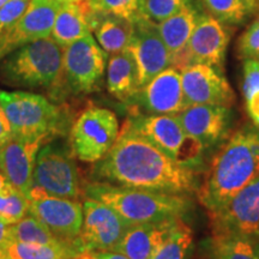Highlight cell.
Returning a JSON list of instances; mask_svg holds the SVG:
<instances>
[{"label": "cell", "instance_id": "1", "mask_svg": "<svg viewBox=\"0 0 259 259\" xmlns=\"http://www.w3.org/2000/svg\"><path fill=\"white\" fill-rule=\"evenodd\" d=\"M94 177L113 185L164 193L186 194L198 189L192 168L170 160L127 124L109 153L96 162Z\"/></svg>", "mask_w": 259, "mask_h": 259}, {"label": "cell", "instance_id": "13", "mask_svg": "<svg viewBox=\"0 0 259 259\" xmlns=\"http://www.w3.org/2000/svg\"><path fill=\"white\" fill-rule=\"evenodd\" d=\"M212 234H234L247 239L259 235V177L226 205L210 213Z\"/></svg>", "mask_w": 259, "mask_h": 259}, {"label": "cell", "instance_id": "4", "mask_svg": "<svg viewBox=\"0 0 259 259\" xmlns=\"http://www.w3.org/2000/svg\"><path fill=\"white\" fill-rule=\"evenodd\" d=\"M0 78L25 89L63 92V47L45 37L24 45L0 63Z\"/></svg>", "mask_w": 259, "mask_h": 259}, {"label": "cell", "instance_id": "21", "mask_svg": "<svg viewBox=\"0 0 259 259\" xmlns=\"http://www.w3.org/2000/svg\"><path fill=\"white\" fill-rule=\"evenodd\" d=\"M107 89L112 96L124 102H127L141 89L137 64L127 48L109 58Z\"/></svg>", "mask_w": 259, "mask_h": 259}, {"label": "cell", "instance_id": "37", "mask_svg": "<svg viewBox=\"0 0 259 259\" xmlns=\"http://www.w3.org/2000/svg\"><path fill=\"white\" fill-rule=\"evenodd\" d=\"M246 103H247V112L252 120L254 121V124L259 127V92L254 93L250 99L246 100Z\"/></svg>", "mask_w": 259, "mask_h": 259}, {"label": "cell", "instance_id": "16", "mask_svg": "<svg viewBox=\"0 0 259 259\" xmlns=\"http://www.w3.org/2000/svg\"><path fill=\"white\" fill-rule=\"evenodd\" d=\"M64 0H30L12 30L0 41V60L24 45L50 37Z\"/></svg>", "mask_w": 259, "mask_h": 259}, {"label": "cell", "instance_id": "38", "mask_svg": "<svg viewBox=\"0 0 259 259\" xmlns=\"http://www.w3.org/2000/svg\"><path fill=\"white\" fill-rule=\"evenodd\" d=\"M11 241V225L0 218V251Z\"/></svg>", "mask_w": 259, "mask_h": 259}, {"label": "cell", "instance_id": "33", "mask_svg": "<svg viewBox=\"0 0 259 259\" xmlns=\"http://www.w3.org/2000/svg\"><path fill=\"white\" fill-rule=\"evenodd\" d=\"M30 0H10L0 9V41L4 38L24 14Z\"/></svg>", "mask_w": 259, "mask_h": 259}, {"label": "cell", "instance_id": "6", "mask_svg": "<svg viewBox=\"0 0 259 259\" xmlns=\"http://www.w3.org/2000/svg\"><path fill=\"white\" fill-rule=\"evenodd\" d=\"M125 124L181 166L193 168L202 158L205 148L184 130L177 114L132 113Z\"/></svg>", "mask_w": 259, "mask_h": 259}, {"label": "cell", "instance_id": "19", "mask_svg": "<svg viewBox=\"0 0 259 259\" xmlns=\"http://www.w3.org/2000/svg\"><path fill=\"white\" fill-rule=\"evenodd\" d=\"M177 115L184 130L205 149L225 138L231 122L228 107L219 105H192Z\"/></svg>", "mask_w": 259, "mask_h": 259}, {"label": "cell", "instance_id": "11", "mask_svg": "<svg viewBox=\"0 0 259 259\" xmlns=\"http://www.w3.org/2000/svg\"><path fill=\"white\" fill-rule=\"evenodd\" d=\"M130 227L118 212L100 200L87 197L83 202L79 241L84 252L114 250Z\"/></svg>", "mask_w": 259, "mask_h": 259}, {"label": "cell", "instance_id": "5", "mask_svg": "<svg viewBox=\"0 0 259 259\" xmlns=\"http://www.w3.org/2000/svg\"><path fill=\"white\" fill-rule=\"evenodd\" d=\"M0 102L16 138L46 144L56 136L65 134L67 124L63 109L45 96L0 90Z\"/></svg>", "mask_w": 259, "mask_h": 259}, {"label": "cell", "instance_id": "2", "mask_svg": "<svg viewBox=\"0 0 259 259\" xmlns=\"http://www.w3.org/2000/svg\"><path fill=\"white\" fill-rule=\"evenodd\" d=\"M259 177V132L245 126L231 136L212 157L202 185L197 189L202 205L211 213Z\"/></svg>", "mask_w": 259, "mask_h": 259}, {"label": "cell", "instance_id": "36", "mask_svg": "<svg viewBox=\"0 0 259 259\" xmlns=\"http://www.w3.org/2000/svg\"><path fill=\"white\" fill-rule=\"evenodd\" d=\"M11 136V126H10L8 116H6L4 108L2 106V102H0V145L5 143Z\"/></svg>", "mask_w": 259, "mask_h": 259}, {"label": "cell", "instance_id": "17", "mask_svg": "<svg viewBox=\"0 0 259 259\" xmlns=\"http://www.w3.org/2000/svg\"><path fill=\"white\" fill-rule=\"evenodd\" d=\"M186 102L192 105L231 107L235 95L221 70L205 64H192L180 71Z\"/></svg>", "mask_w": 259, "mask_h": 259}, {"label": "cell", "instance_id": "7", "mask_svg": "<svg viewBox=\"0 0 259 259\" xmlns=\"http://www.w3.org/2000/svg\"><path fill=\"white\" fill-rule=\"evenodd\" d=\"M120 134L116 115L102 107L84 109L70 130V145L74 156L96 163L109 153Z\"/></svg>", "mask_w": 259, "mask_h": 259}, {"label": "cell", "instance_id": "3", "mask_svg": "<svg viewBox=\"0 0 259 259\" xmlns=\"http://www.w3.org/2000/svg\"><path fill=\"white\" fill-rule=\"evenodd\" d=\"M85 196L108 205L131 226L180 219L191 208V200L183 194L132 189L108 183L89 184L85 187Z\"/></svg>", "mask_w": 259, "mask_h": 259}, {"label": "cell", "instance_id": "43", "mask_svg": "<svg viewBox=\"0 0 259 259\" xmlns=\"http://www.w3.org/2000/svg\"><path fill=\"white\" fill-rule=\"evenodd\" d=\"M6 183H8V181H6L4 176H3V174H2V171H0V191H2L3 187L5 186Z\"/></svg>", "mask_w": 259, "mask_h": 259}, {"label": "cell", "instance_id": "40", "mask_svg": "<svg viewBox=\"0 0 259 259\" xmlns=\"http://www.w3.org/2000/svg\"><path fill=\"white\" fill-rule=\"evenodd\" d=\"M77 259H95V258H94V255L90 253V252H83L82 254L78 255V258Z\"/></svg>", "mask_w": 259, "mask_h": 259}, {"label": "cell", "instance_id": "27", "mask_svg": "<svg viewBox=\"0 0 259 259\" xmlns=\"http://www.w3.org/2000/svg\"><path fill=\"white\" fill-rule=\"evenodd\" d=\"M11 240L35 245H71L58 238L44 223L29 213L21 221L11 225Z\"/></svg>", "mask_w": 259, "mask_h": 259}, {"label": "cell", "instance_id": "45", "mask_svg": "<svg viewBox=\"0 0 259 259\" xmlns=\"http://www.w3.org/2000/svg\"><path fill=\"white\" fill-rule=\"evenodd\" d=\"M0 259H3V254H2V251H0Z\"/></svg>", "mask_w": 259, "mask_h": 259}, {"label": "cell", "instance_id": "46", "mask_svg": "<svg viewBox=\"0 0 259 259\" xmlns=\"http://www.w3.org/2000/svg\"><path fill=\"white\" fill-rule=\"evenodd\" d=\"M64 2H69V0H64Z\"/></svg>", "mask_w": 259, "mask_h": 259}, {"label": "cell", "instance_id": "15", "mask_svg": "<svg viewBox=\"0 0 259 259\" xmlns=\"http://www.w3.org/2000/svg\"><path fill=\"white\" fill-rule=\"evenodd\" d=\"M127 50L137 64L141 88L173 64L169 51L158 32L157 24L144 17L134 21V31Z\"/></svg>", "mask_w": 259, "mask_h": 259}, {"label": "cell", "instance_id": "35", "mask_svg": "<svg viewBox=\"0 0 259 259\" xmlns=\"http://www.w3.org/2000/svg\"><path fill=\"white\" fill-rule=\"evenodd\" d=\"M242 92L246 100H248L254 93L259 92V60L246 59L244 63V83Z\"/></svg>", "mask_w": 259, "mask_h": 259}, {"label": "cell", "instance_id": "24", "mask_svg": "<svg viewBox=\"0 0 259 259\" xmlns=\"http://www.w3.org/2000/svg\"><path fill=\"white\" fill-rule=\"evenodd\" d=\"M94 31L102 50L108 54H115L128 47L134 22L115 16H103Z\"/></svg>", "mask_w": 259, "mask_h": 259}, {"label": "cell", "instance_id": "42", "mask_svg": "<svg viewBox=\"0 0 259 259\" xmlns=\"http://www.w3.org/2000/svg\"><path fill=\"white\" fill-rule=\"evenodd\" d=\"M247 2H248V4L251 5V8L253 9V10L257 9L258 6H259V0H247Z\"/></svg>", "mask_w": 259, "mask_h": 259}, {"label": "cell", "instance_id": "22", "mask_svg": "<svg viewBox=\"0 0 259 259\" xmlns=\"http://www.w3.org/2000/svg\"><path fill=\"white\" fill-rule=\"evenodd\" d=\"M197 19H198L197 11L189 3L178 14L157 24L158 32L169 51L173 63L185 52L197 24Z\"/></svg>", "mask_w": 259, "mask_h": 259}, {"label": "cell", "instance_id": "10", "mask_svg": "<svg viewBox=\"0 0 259 259\" xmlns=\"http://www.w3.org/2000/svg\"><path fill=\"white\" fill-rule=\"evenodd\" d=\"M28 198L29 215L44 223L63 241L82 248L79 235L83 225V204L77 199L51 196L37 186L31 187Z\"/></svg>", "mask_w": 259, "mask_h": 259}, {"label": "cell", "instance_id": "44", "mask_svg": "<svg viewBox=\"0 0 259 259\" xmlns=\"http://www.w3.org/2000/svg\"><path fill=\"white\" fill-rule=\"evenodd\" d=\"M8 2H10V0H0V9H2Z\"/></svg>", "mask_w": 259, "mask_h": 259}, {"label": "cell", "instance_id": "23", "mask_svg": "<svg viewBox=\"0 0 259 259\" xmlns=\"http://www.w3.org/2000/svg\"><path fill=\"white\" fill-rule=\"evenodd\" d=\"M89 34L92 29L76 3L63 2L52 29V38L64 48Z\"/></svg>", "mask_w": 259, "mask_h": 259}, {"label": "cell", "instance_id": "20", "mask_svg": "<svg viewBox=\"0 0 259 259\" xmlns=\"http://www.w3.org/2000/svg\"><path fill=\"white\" fill-rule=\"evenodd\" d=\"M177 220L131 226L114 250L128 259H153Z\"/></svg>", "mask_w": 259, "mask_h": 259}, {"label": "cell", "instance_id": "30", "mask_svg": "<svg viewBox=\"0 0 259 259\" xmlns=\"http://www.w3.org/2000/svg\"><path fill=\"white\" fill-rule=\"evenodd\" d=\"M29 213V198L25 193L6 183L0 191V218L15 225Z\"/></svg>", "mask_w": 259, "mask_h": 259}, {"label": "cell", "instance_id": "9", "mask_svg": "<svg viewBox=\"0 0 259 259\" xmlns=\"http://www.w3.org/2000/svg\"><path fill=\"white\" fill-rule=\"evenodd\" d=\"M107 53L92 34L63 48V92L82 95L96 92L106 70Z\"/></svg>", "mask_w": 259, "mask_h": 259}, {"label": "cell", "instance_id": "39", "mask_svg": "<svg viewBox=\"0 0 259 259\" xmlns=\"http://www.w3.org/2000/svg\"><path fill=\"white\" fill-rule=\"evenodd\" d=\"M94 255L95 259H128L125 254L120 253V252L115 250H108V251H94L90 252Z\"/></svg>", "mask_w": 259, "mask_h": 259}, {"label": "cell", "instance_id": "29", "mask_svg": "<svg viewBox=\"0 0 259 259\" xmlns=\"http://www.w3.org/2000/svg\"><path fill=\"white\" fill-rule=\"evenodd\" d=\"M204 9L223 24H240L252 11L247 0H202Z\"/></svg>", "mask_w": 259, "mask_h": 259}, {"label": "cell", "instance_id": "34", "mask_svg": "<svg viewBox=\"0 0 259 259\" xmlns=\"http://www.w3.org/2000/svg\"><path fill=\"white\" fill-rule=\"evenodd\" d=\"M238 53L242 59L259 60V17L241 35L238 42Z\"/></svg>", "mask_w": 259, "mask_h": 259}, {"label": "cell", "instance_id": "14", "mask_svg": "<svg viewBox=\"0 0 259 259\" xmlns=\"http://www.w3.org/2000/svg\"><path fill=\"white\" fill-rule=\"evenodd\" d=\"M229 35L225 24L211 15L198 16L185 52L176 61L174 67L184 70L192 64H205L221 70L225 63Z\"/></svg>", "mask_w": 259, "mask_h": 259}, {"label": "cell", "instance_id": "31", "mask_svg": "<svg viewBox=\"0 0 259 259\" xmlns=\"http://www.w3.org/2000/svg\"><path fill=\"white\" fill-rule=\"evenodd\" d=\"M189 3V0H141L139 14L158 24L178 14Z\"/></svg>", "mask_w": 259, "mask_h": 259}, {"label": "cell", "instance_id": "41", "mask_svg": "<svg viewBox=\"0 0 259 259\" xmlns=\"http://www.w3.org/2000/svg\"><path fill=\"white\" fill-rule=\"evenodd\" d=\"M251 241L253 242L255 250H257V252L259 253V235H257V236H255V238H253V239H251Z\"/></svg>", "mask_w": 259, "mask_h": 259}, {"label": "cell", "instance_id": "18", "mask_svg": "<svg viewBox=\"0 0 259 259\" xmlns=\"http://www.w3.org/2000/svg\"><path fill=\"white\" fill-rule=\"evenodd\" d=\"M44 143L11 136L0 145V171L9 184L28 196L32 187L35 163Z\"/></svg>", "mask_w": 259, "mask_h": 259}, {"label": "cell", "instance_id": "12", "mask_svg": "<svg viewBox=\"0 0 259 259\" xmlns=\"http://www.w3.org/2000/svg\"><path fill=\"white\" fill-rule=\"evenodd\" d=\"M127 103L134 111L132 113L179 114L189 107L183 90L180 71L174 67L162 71L142 87Z\"/></svg>", "mask_w": 259, "mask_h": 259}, {"label": "cell", "instance_id": "28", "mask_svg": "<svg viewBox=\"0 0 259 259\" xmlns=\"http://www.w3.org/2000/svg\"><path fill=\"white\" fill-rule=\"evenodd\" d=\"M211 248L216 259H259L251 239L234 234H212Z\"/></svg>", "mask_w": 259, "mask_h": 259}, {"label": "cell", "instance_id": "25", "mask_svg": "<svg viewBox=\"0 0 259 259\" xmlns=\"http://www.w3.org/2000/svg\"><path fill=\"white\" fill-rule=\"evenodd\" d=\"M83 251L73 245H35L11 241L2 250L3 259H77Z\"/></svg>", "mask_w": 259, "mask_h": 259}, {"label": "cell", "instance_id": "32", "mask_svg": "<svg viewBox=\"0 0 259 259\" xmlns=\"http://www.w3.org/2000/svg\"><path fill=\"white\" fill-rule=\"evenodd\" d=\"M100 16H115L134 22L138 17L141 0H90Z\"/></svg>", "mask_w": 259, "mask_h": 259}, {"label": "cell", "instance_id": "26", "mask_svg": "<svg viewBox=\"0 0 259 259\" xmlns=\"http://www.w3.org/2000/svg\"><path fill=\"white\" fill-rule=\"evenodd\" d=\"M193 244V232L190 226L178 219L153 259H187Z\"/></svg>", "mask_w": 259, "mask_h": 259}, {"label": "cell", "instance_id": "8", "mask_svg": "<svg viewBox=\"0 0 259 259\" xmlns=\"http://www.w3.org/2000/svg\"><path fill=\"white\" fill-rule=\"evenodd\" d=\"M72 150L59 142L44 144L35 163L32 186L51 196L78 199L82 186Z\"/></svg>", "mask_w": 259, "mask_h": 259}]
</instances>
